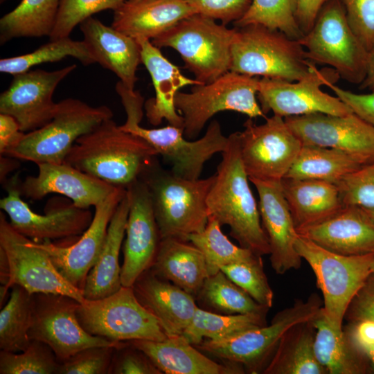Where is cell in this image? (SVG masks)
Listing matches in <instances>:
<instances>
[{"label":"cell","mask_w":374,"mask_h":374,"mask_svg":"<svg viewBox=\"0 0 374 374\" xmlns=\"http://www.w3.org/2000/svg\"><path fill=\"white\" fill-rule=\"evenodd\" d=\"M221 154L222 160L206 199L208 217L221 226L227 225L230 235L240 247L260 256L269 255L258 205L241 159L237 132L229 136L228 145Z\"/></svg>","instance_id":"obj_1"},{"label":"cell","mask_w":374,"mask_h":374,"mask_svg":"<svg viewBox=\"0 0 374 374\" xmlns=\"http://www.w3.org/2000/svg\"><path fill=\"white\" fill-rule=\"evenodd\" d=\"M157 155L144 139L123 131L109 118L80 136L64 162L113 186L127 189Z\"/></svg>","instance_id":"obj_2"},{"label":"cell","mask_w":374,"mask_h":374,"mask_svg":"<svg viewBox=\"0 0 374 374\" xmlns=\"http://www.w3.org/2000/svg\"><path fill=\"white\" fill-rule=\"evenodd\" d=\"M116 90L127 114L125 123L120 127L148 142L170 163L174 174L188 179H199L206 162L226 148L229 136L223 134L220 124L215 120L210 123L204 136L195 141L184 136L183 128L172 125L153 129L141 126L143 97L120 81Z\"/></svg>","instance_id":"obj_3"},{"label":"cell","mask_w":374,"mask_h":374,"mask_svg":"<svg viewBox=\"0 0 374 374\" xmlns=\"http://www.w3.org/2000/svg\"><path fill=\"white\" fill-rule=\"evenodd\" d=\"M215 175L188 179L163 169L157 159L141 175L150 195L161 240L187 241L189 235L202 231L208 221L206 204Z\"/></svg>","instance_id":"obj_4"},{"label":"cell","mask_w":374,"mask_h":374,"mask_svg":"<svg viewBox=\"0 0 374 374\" xmlns=\"http://www.w3.org/2000/svg\"><path fill=\"white\" fill-rule=\"evenodd\" d=\"M230 71L250 76L297 81L310 73L298 40L259 24L235 26Z\"/></svg>","instance_id":"obj_5"},{"label":"cell","mask_w":374,"mask_h":374,"mask_svg":"<svg viewBox=\"0 0 374 374\" xmlns=\"http://www.w3.org/2000/svg\"><path fill=\"white\" fill-rule=\"evenodd\" d=\"M112 117V111L106 105L93 107L79 99L65 98L57 103L49 122L25 133L20 142L3 155L37 165L62 163L80 136Z\"/></svg>","instance_id":"obj_6"},{"label":"cell","mask_w":374,"mask_h":374,"mask_svg":"<svg viewBox=\"0 0 374 374\" xmlns=\"http://www.w3.org/2000/svg\"><path fill=\"white\" fill-rule=\"evenodd\" d=\"M322 306L323 301L314 293L306 301L297 299L277 312L269 325L222 339H204L195 346L223 363L243 366L246 373H262L285 331L296 323L312 320Z\"/></svg>","instance_id":"obj_7"},{"label":"cell","mask_w":374,"mask_h":374,"mask_svg":"<svg viewBox=\"0 0 374 374\" xmlns=\"http://www.w3.org/2000/svg\"><path fill=\"white\" fill-rule=\"evenodd\" d=\"M234 28L199 14L186 17L152 40L175 49L195 79L206 84L230 71Z\"/></svg>","instance_id":"obj_8"},{"label":"cell","mask_w":374,"mask_h":374,"mask_svg":"<svg viewBox=\"0 0 374 374\" xmlns=\"http://www.w3.org/2000/svg\"><path fill=\"white\" fill-rule=\"evenodd\" d=\"M298 41L310 62L329 66L350 83L364 80L368 51L350 26L341 0H329Z\"/></svg>","instance_id":"obj_9"},{"label":"cell","mask_w":374,"mask_h":374,"mask_svg":"<svg viewBox=\"0 0 374 374\" xmlns=\"http://www.w3.org/2000/svg\"><path fill=\"white\" fill-rule=\"evenodd\" d=\"M294 247L315 275L317 286L323 295L322 310L327 321L332 328L342 330L348 305L372 272L374 253L341 255L300 235Z\"/></svg>","instance_id":"obj_10"},{"label":"cell","mask_w":374,"mask_h":374,"mask_svg":"<svg viewBox=\"0 0 374 374\" xmlns=\"http://www.w3.org/2000/svg\"><path fill=\"white\" fill-rule=\"evenodd\" d=\"M259 78L228 71L215 80L192 87L190 92L178 91L175 106L184 120V135L197 137L216 114L233 111L250 118L265 117L257 100Z\"/></svg>","instance_id":"obj_11"},{"label":"cell","mask_w":374,"mask_h":374,"mask_svg":"<svg viewBox=\"0 0 374 374\" xmlns=\"http://www.w3.org/2000/svg\"><path fill=\"white\" fill-rule=\"evenodd\" d=\"M77 317L88 333L114 341L168 338L158 319L139 301L132 286H122L103 299H84L77 308Z\"/></svg>","instance_id":"obj_12"},{"label":"cell","mask_w":374,"mask_h":374,"mask_svg":"<svg viewBox=\"0 0 374 374\" xmlns=\"http://www.w3.org/2000/svg\"><path fill=\"white\" fill-rule=\"evenodd\" d=\"M79 304L77 300L63 294H33L29 338L47 344L60 364L89 347L121 346L124 344L88 333L77 317Z\"/></svg>","instance_id":"obj_13"},{"label":"cell","mask_w":374,"mask_h":374,"mask_svg":"<svg viewBox=\"0 0 374 374\" xmlns=\"http://www.w3.org/2000/svg\"><path fill=\"white\" fill-rule=\"evenodd\" d=\"M240 154L249 180L280 181L297 157L302 143L285 118L273 115L256 125L251 118L237 132Z\"/></svg>","instance_id":"obj_14"},{"label":"cell","mask_w":374,"mask_h":374,"mask_svg":"<svg viewBox=\"0 0 374 374\" xmlns=\"http://www.w3.org/2000/svg\"><path fill=\"white\" fill-rule=\"evenodd\" d=\"M16 175L3 183L8 195L0 208L9 217L12 227L37 242L81 235L93 217L90 210L76 206L69 198L54 197L46 202L45 213L34 212L21 199Z\"/></svg>","instance_id":"obj_15"},{"label":"cell","mask_w":374,"mask_h":374,"mask_svg":"<svg viewBox=\"0 0 374 374\" xmlns=\"http://www.w3.org/2000/svg\"><path fill=\"white\" fill-rule=\"evenodd\" d=\"M0 249L6 254L9 280L6 285L24 288L30 294H63L82 303L83 291L69 283L58 271L47 252L37 242L17 231L0 213Z\"/></svg>","instance_id":"obj_16"},{"label":"cell","mask_w":374,"mask_h":374,"mask_svg":"<svg viewBox=\"0 0 374 374\" xmlns=\"http://www.w3.org/2000/svg\"><path fill=\"white\" fill-rule=\"evenodd\" d=\"M339 78L333 69H318L312 64L308 75L297 81L260 79L257 98L265 114L272 112L283 118L314 113L344 116L353 112L338 97L321 89Z\"/></svg>","instance_id":"obj_17"},{"label":"cell","mask_w":374,"mask_h":374,"mask_svg":"<svg viewBox=\"0 0 374 374\" xmlns=\"http://www.w3.org/2000/svg\"><path fill=\"white\" fill-rule=\"evenodd\" d=\"M284 118L302 145L339 150L362 165L374 162V125L354 113L344 116L314 113Z\"/></svg>","instance_id":"obj_18"},{"label":"cell","mask_w":374,"mask_h":374,"mask_svg":"<svg viewBox=\"0 0 374 374\" xmlns=\"http://www.w3.org/2000/svg\"><path fill=\"white\" fill-rule=\"evenodd\" d=\"M75 69L71 64L52 71L36 69L14 75L9 87L1 93L0 113L14 117L26 133L44 126L56 109L55 89Z\"/></svg>","instance_id":"obj_19"},{"label":"cell","mask_w":374,"mask_h":374,"mask_svg":"<svg viewBox=\"0 0 374 374\" xmlns=\"http://www.w3.org/2000/svg\"><path fill=\"white\" fill-rule=\"evenodd\" d=\"M126 191L124 188L116 187L97 204L89 226L74 243L60 246L51 241L37 242L49 255L60 274L82 291L87 276L104 245L111 219Z\"/></svg>","instance_id":"obj_20"},{"label":"cell","mask_w":374,"mask_h":374,"mask_svg":"<svg viewBox=\"0 0 374 374\" xmlns=\"http://www.w3.org/2000/svg\"><path fill=\"white\" fill-rule=\"evenodd\" d=\"M130 211L121 266L123 286L132 287L149 269L161 240L149 190L140 178L127 188Z\"/></svg>","instance_id":"obj_21"},{"label":"cell","mask_w":374,"mask_h":374,"mask_svg":"<svg viewBox=\"0 0 374 374\" xmlns=\"http://www.w3.org/2000/svg\"><path fill=\"white\" fill-rule=\"evenodd\" d=\"M249 181L258 192L259 213L269 244V260L272 269L280 275L291 269H299L302 258L294 247L299 234L280 181Z\"/></svg>","instance_id":"obj_22"},{"label":"cell","mask_w":374,"mask_h":374,"mask_svg":"<svg viewBox=\"0 0 374 374\" xmlns=\"http://www.w3.org/2000/svg\"><path fill=\"white\" fill-rule=\"evenodd\" d=\"M37 167L36 176H28L19 184L21 195L33 200L57 193L76 206L88 209L106 199L116 188L66 162L40 163Z\"/></svg>","instance_id":"obj_23"},{"label":"cell","mask_w":374,"mask_h":374,"mask_svg":"<svg viewBox=\"0 0 374 374\" xmlns=\"http://www.w3.org/2000/svg\"><path fill=\"white\" fill-rule=\"evenodd\" d=\"M298 234L341 255L374 253V220L366 210L356 206H344L330 218Z\"/></svg>","instance_id":"obj_24"},{"label":"cell","mask_w":374,"mask_h":374,"mask_svg":"<svg viewBox=\"0 0 374 374\" xmlns=\"http://www.w3.org/2000/svg\"><path fill=\"white\" fill-rule=\"evenodd\" d=\"M132 287L139 301L158 319L168 337L183 334L198 307L193 295L157 276L150 269Z\"/></svg>","instance_id":"obj_25"},{"label":"cell","mask_w":374,"mask_h":374,"mask_svg":"<svg viewBox=\"0 0 374 374\" xmlns=\"http://www.w3.org/2000/svg\"><path fill=\"white\" fill-rule=\"evenodd\" d=\"M80 28L95 62L113 72L126 87L134 89L141 63L137 41L92 17L82 21Z\"/></svg>","instance_id":"obj_26"},{"label":"cell","mask_w":374,"mask_h":374,"mask_svg":"<svg viewBox=\"0 0 374 374\" xmlns=\"http://www.w3.org/2000/svg\"><path fill=\"white\" fill-rule=\"evenodd\" d=\"M136 41L141 48V63L150 75L155 91V97L145 104L149 121L157 125L166 119L169 125L184 129L183 118L175 106V96L184 87L203 83L184 75L151 40L139 39Z\"/></svg>","instance_id":"obj_27"},{"label":"cell","mask_w":374,"mask_h":374,"mask_svg":"<svg viewBox=\"0 0 374 374\" xmlns=\"http://www.w3.org/2000/svg\"><path fill=\"white\" fill-rule=\"evenodd\" d=\"M194 14L186 0H127L114 11L112 26L136 40L152 41Z\"/></svg>","instance_id":"obj_28"},{"label":"cell","mask_w":374,"mask_h":374,"mask_svg":"<svg viewBox=\"0 0 374 374\" xmlns=\"http://www.w3.org/2000/svg\"><path fill=\"white\" fill-rule=\"evenodd\" d=\"M130 342L145 354L162 373L166 374H241L239 364L219 363L188 342L182 335L163 341L132 340Z\"/></svg>","instance_id":"obj_29"},{"label":"cell","mask_w":374,"mask_h":374,"mask_svg":"<svg viewBox=\"0 0 374 374\" xmlns=\"http://www.w3.org/2000/svg\"><path fill=\"white\" fill-rule=\"evenodd\" d=\"M280 184L297 233L326 220L344 206L334 183L283 178Z\"/></svg>","instance_id":"obj_30"},{"label":"cell","mask_w":374,"mask_h":374,"mask_svg":"<svg viewBox=\"0 0 374 374\" xmlns=\"http://www.w3.org/2000/svg\"><path fill=\"white\" fill-rule=\"evenodd\" d=\"M129 211L130 202L126 191L111 219L97 261L87 276L83 288L85 299H103L115 293L123 286L119 253L125 234Z\"/></svg>","instance_id":"obj_31"},{"label":"cell","mask_w":374,"mask_h":374,"mask_svg":"<svg viewBox=\"0 0 374 374\" xmlns=\"http://www.w3.org/2000/svg\"><path fill=\"white\" fill-rule=\"evenodd\" d=\"M188 242L177 238L162 239L150 269L195 298L209 275L203 253Z\"/></svg>","instance_id":"obj_32"},{"label":"cell","mask_w":374,"mask_h":374,"mask_svg":"<svg viewBox=\"0 0 374 374\" xmlns=\"http://www.w3.org/2000/svg\"><path fill=\"white\" fill-rule=\"evenodd\" d=\"M312 321L316 329L315 356L327 374L371 373L365 354L343 329L337 330L329 324L322 308Z\"/></svg>","instance_id":"obj_33"},{"label":"cell","mask_w":374,"mask_h":374,"mask_svg":"<svg viewBox=\"0 0 374 374\" xmlns=\"http://www.w3.org/2000/svg\"><path fill=\"white\" fill-rule=\"evenodd\" d=\"M312 320L296 323L285 331L262 373L327 374L315 356Z\"/></svg>","instance_id":"obj_34"},{"label":"cell","mask_w":374,"mask_h":374,"mask_svg":"<svg viewBox=\"0 0 374 374\" xmlns=\"http://www.w3.org/2000/svg\"><path fill=\"white\" fill-rule=\"evenodd\" d=\"M60 0H21L0 19V43L15 38L50 37Z\"/></svg>","instance_id":"obj_35"},{"label":"cell","mask_w":374,"mask_h":374,"mask_svg":"<svg viewBox=\"0 0 374 374\" xmlns=\"http://www.w3.org/2000/svg\"><path fill=\"white\" fill-rule=\"evenodd\" d=\"M362 166L357 159L341 150L302 145L284 178L317 179L336 184Z\"/></svg>","instance_id":"obj_36"},{"label":"cell","mask_w":374,"mask_h":374,"mask_svg":"<svg viewBox=\"0 0 374 374\" xmlns=\"http://www.w3.org/2000/svg\"><path fill=\"white\" fill-rule=\"evenodd\" d=\"M267 314H222L197 307L181 335L195 346L204 339L218 340L267 325Z\"/></svg>","instance_id":"obj_37"},{"label":"cell","mask_w":374,"mask_h":374,"mask_svg":"<svg viewBox=\"0 0 374 374\" xmlns=\"http://www.w3.org/2000/svg\"><path fill=\"white\" fill-rule=\"evenodd\" d=\"M195 298L212 312L222 314H267L269 309L258 303L221 270L208 276Z\"/></svg>","instance_id":"obj_38"},{"label":"cell","mask_w":374,"mask_h":374,"mask_svg":"<svg viewBox=\"0 0 374 374\" xmlns=\"http://www.w3.org/2000/svg\"><path fill=\"white\" fill-rule=\"evenodd\" d=\"M6 305L0 312V348L19 353L31 339L28 331L32 321L33 294L19 285H13Z\"/></svg>","instance_id":"obj_39"},{"label":"cell","mask_w":374,"mask_h":374,"mask_svg":"<svg viewBox=\"0 0 374 374\" xmlns=\"http://www.w3.org/2000/svg\"><path fill=\"white\" fill-rule=\"evenodd\" d=\"M67 57H73L85 66L96 63L83 40L66 37L51 39L32 52L1 59L0 71L14 75L28 71L35 66L57 62Z\"/></svg>","instance_id":"obj_40"},{"label":"cell","mask_w":374,"mask_h":374,"mask_svg":"<svg viewBox=\"0 0 374 374\" xmlns=\"http://www.w3.org/2000/svg\"><path fill=\"white\" fill-rule=\"evenodd\" d=\"M221 226L217 220L209 217L202 231L190 234L187 238V241L203 253L209 276L220 271L224 265L258 256L249 249L231 242L222 231Z\"/></svg>","instance_id":"obj_41"},{"label":"cell","mask_w":374,"mask_h":374,"mask_svg":"<svg viewBox=\"0 0 374 374\" xmlns=\"http://www.w3.org/2000/svg\"><path fill=\"white\" fill-rule=\"evenodd\" d=\"M296 11L297 0H252L247 11L234 24H259L299 40L303 33L297 22Z\"/></svg>","instance_id":"obj_42"},{"label":"cell","mask_w":374,"mask_h":374,"mask_svg":"<svg viewBox=\"0 0 374 374\" xmlns=\"http://www.w3.org/2000/svg\"><path fill=\"white\" fill-rule=\"evenodd\" d=\"M60 362L45 343L31 339L23 351L12 353L1 350V374H57Z\"/></svg>","instance_id":"obj_43"},{"label":"cell","mask_w":374,"mask_h":374,"mask_svg":"<svg viewBox=\"0 0 374 374\" xmlns=\"http://www.w3.org/2000/svg\"><path fill=\"white\" fill-rule=\"evenodd\" d=\"M220 270L260 305L271 308L274 292L264 270L262 256L224 265Z\"/></svg>","instance_id":"obj_44"},{"label":"cell","mask_w":374,"mask_h":374,"mask_svg":"<svg viewBox=\"0 0 374 374\" xmlns=\"http://www.w3.org/2000/svg\"><path fill=\"white\" fill-rule=\"evenodd\" d=\"M127 0H60L56 23L50 39L69 37L73 28L93 15L113 11Z\"/></svg>","instance_id":"obj_45"},{"label":"cell","mask_w":374,"mask_h":374,"mask_svg":"<svg viewBox=\"0 0 374 374\" xmlns=\"http://www.w3.org/2000/svg\"><path fill=\"white\" fill-rule=\"evenodd\" d=\"M344 206L374 212V162L362 165L336 184Z\"/></svg>","instance_id":"obj_46"},{"label":"cell","mask_w":374,"mask_h":374,"mask_svg":"<svg viewBox=\"0 0 374 374\" xmlns=\"http://www.w3.org/2000/svg\"><path fill=\"white\" fill-rule=\"evenodd\" d=\"M118 347L93 346L82 350L60 364L57 374L109 373L113 356Z\"/></svg>","instance_id":"obj_47"},{"label":"cell","mask_w":374,"mask_h":374,"mask_svg":"<svg viewBox=\"0 0 374 374\" xmlns=\"http://www.w3.org/2000/svg\"><path fill=\"white\" fill-rule=\"evenodd\" d=\"M348 22L366 48L374 44V0H341Z\"/></svg>","instance_id":"obj_48"},{"label":"cell","mask_w":374,"mask_h":374,"mask_svg":"<svg viewBox=\"0 0 374 374\" xmlns=\"http://www.w3.org/2000/svg\"><path fill=\"white\" fill-rule=\"evenodd\" d=\"M109 373L162 374L148 357L130 341L116 348Z\"/></svg>","instance_id":"obj_49"},{"label":"cell","mask_w":374,"mask_h":374,"mask_svg":"<svg viewBox=\"0 0 374 374\" xmlns=\"http://www.w3.org/2000/svg\"><path fill=\"white\" fill-rule=\"evenodd\" d=\"M196 14L226 25L241 19L252 0H186Z\"/></svg>","instance_id":"obj_50"},{"label":"cell","mask_w":374,"mask_h":374,"mask_svg":"<svg viewBox=\"0 0 374 374\" xmlns=\"http://www.w3.org/2000/svg\"><path fill=\"white\" fill-rule=\"evenodd\" d=\"M344 320L374 321V273L371 272L348 305Z\"/></svg>","instance_id":"obj_51"},{"label":"cell","mask_w":374,"mask_h":374,"mask_svg":"<svg viewBox=\"0 0 374 374\" xmlns=\"http://www.w3.org/2000/svg\"><path fill=\"white\" fill-rule=\"evenodd\" d=\"M328 81L326 86L359 117L374 125V90L368 93H356Z\"/></svg>","instance_id":"obj_52"},{"label":"cell","mask_w":374,"mask_h":374,"mask_svg":"<svg viewBox=\"0 0 374 374\" xmlns=\"http://www.w3.org/2000/svg\"><path fill=\"white\" fill-rule=\"evenodd\" d=\"M25 133L14 117L0 113V155L16 146Z\"/></svg>","instance_id":"obj_53"},{"label":"cell","mask_w":374,"mask_h":374,"mask_svg":"<svg viewBox=\"0 0 374 374\" xmlns=\"http://www.w3.org/2000/svg\"><path fill=\"white\" fill-rule=\"evenodd\" d=\"M343 330L359 349L374 346V321L363 320L348 323L343 326Z\"/></svg>","instance_id":"obj_54"},{"label":"cell","mask_w":374,"mask_h":374,"mask_svg":"<svg viewBox=\"0 0 374 374\" xmlns=\"http://www.w3.org/2000/svg\"><path fill=\"white\" fill-rule=\"evenodd\" d=\"M328 1L297 0L296 19L303 35L312 28L320 10Z\"/></svg>","instance_id":"obj_55"},{"label":"cell","mask_w":374,"mask_h":374,"mask_svg":"<svg viewBox=\"0 0 374 374\" xmlns=\"http://www.w3.org/2000/svg\"><path fill=\"white\" fill-rule=\"evenodd\" d=\"M19 160L6 155H0V181L3 184L7 176L19 166Z\"/></svg>","instance_id":"obj_56"},{"label":"cell","mask_w":374,"mask_h":374,"mask_svg":"<svg viewBox=\"0 0 374 374\" xmlns=\"http://www.w3.org/2000/svg\"><path fill=\"white\" fill-rule=\"evenodd\" d=\"M359 89L374 90V44L368 51L367 72Z\"/></svg>","instance_id":"obj_57"},{"label":"cell","mask_w":374,"mask_h":374,"mask_svg":"<svg viewBox=\"0 0 374 374\" xmlns=\"http://www.w3.org/2000/svg\"><path fill=\"white\" fill-rule=\"evenodd\" d=\"M362 350L368 360L371 373H374V346L363 348Z\"/></svg>","instance_id":"obj_58"},{"label":"cell","mask_w":374,"mask_h":374,"mask_svg":"<svg viewBox=\"0 0 374 374\" xmlns=\"http://www.w3.org/2000/svg\"><path fill=\"white\" fill-rule=\"evenodd\" d=\"M367 212L371 216V217L374 220V212H371V211H367Z\"/></svg>","instance_id":"obj_59"},{"label":"cell","mask_w":374,"mask_h":374,"mask_svg":"<svg viewBox=\"0 0 374 374\" xmlns=\"http://www.w3.org/2000/svg\"><path fill=\"white\" fill-rule=\"evenodd\" d=\"M371 270H372V272L374 273V260H373V263H372Z\"/></svg>","instance_id":"obj_60"},{"label":"cell","mask_w":374,"mask_h":374,"mask_svg":"<svg viewBox=\"0 0 374 374\" xmlns=\"http://www.w3.org/2000/svg\"><path fill=\"white\" fill-rule=\"evenodd\" d=\"M6 0H0V3H2L5 1Z\"/></svg>","instance_id":"obj_61"}]
</instances>
